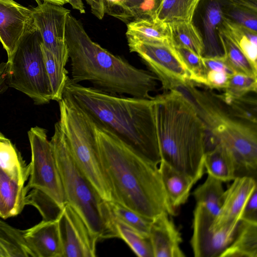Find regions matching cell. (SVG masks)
<instances>
[{"label":"cell","instance_id":"cell-42","mask_svg":"<svg viewBox=\"0 0 257 257\" xmlns=\"http://www.w3.org/2000/svg\"><path fill=\"white\" fill-rule=\"evenodd\" d=\"M2 90V87H1V85L0 84V91Z\"/></svg>","mask_w":257,"mask_h":257},{"label":"cell","instance_id":"cell-3","mask_svg":"<svg viewBox=\"0 0 257 257\" xmlns=\"http://www.w3.org/2000/svg\"><path fill=\"white\" fill-rule=\"evenodd\" d=\"M65 39L70 59L71 80L91 83L94 88L109 93L152 98L157 77L135 67L93 42L81 23L71 13L67 16Z\"/></svg>","mask_w":257,"mask_h":257},{"label":"cell","instance_id":"cell-25","mask_svg":"<svg viewBox=\"0 0 257 257\" xmlns=\"http://www.w3.org/2000/svg\"><path fill=\"white\" fill-rule=\"evenodd\" d=\"M201 0H158L153 19L163 23L193 22Z\"/></svg>","mask_w":257,"mask_h":257},{"label":"cell","instance_id":"cell-26","mask_svg":"<svg viewBox=\"0 0 257 257\" xmlns=\"http://www.w3.org/2000/svg\"><path fill=\"white\" fill-rule=\"evenodd\" d=\"M0 257H35L24 236L16 228L0 217Z\"/></svg>","mask_w":257,"mask_h":257},{"label":"cell","instance_id":"cell-39","mask_svg":"<svg viewBox=\"0 0 257 257\" xmlns=\"http://www.w3.org/2000/svg\"><path fill=\"white\" fill-rule=\"evenodd\" d=\"M232 74L218 70H205L204 86L208 89L223 90Z\"/></svg>","mask_w":257,"mask_h":257},{"label":"cell","instance_id":"cell-35","mask_svg":"<svg viewBox=\"0 0 257 257\" xmlns=\"http://www.w3.org/2000/svg\"><path fill=\"white\" fill-rule=\"evenodd\" d=\"M219 1L223 18L257 32V11Z\"/></svg>","mask_w":257,"mask_h":257},{"label":"cell","instance_id":"cell-28","mask_svg":"<svg viewBox=\"0 0 257 257\" xmlns=\"http://www.w3.org/2000/svg\"><path fill=\"white\" fill-rule=\"evenodd\" d=\"M222 183L208 175L205 182L193 192L196 205L203 208L214 219L218 215L223 202L224 190Z\"/></svg>","mask_w":257,"mask_h":257},{"label":"cell","instance_id":"cell-21","mask_svg":"<svg viewBox=\"0 0 257 257\" xmlns=\"http://www.w3.org/2000/svg\"><path fill=\"white\" fill-rule=\"evenodd\" d=\"M0 169L9 178L20 185H25L30 172L21 153L10 139L0 132Z\"/></svg>","mask_w":257,"mask_h":257},{"label":"cell","instance_id":"cell-41","mask_svg":"<svg viewBox=\"0 0 257 257\" xmlns=\"http://www.w3.org/2000/svg\"><path fill=\"white\" fill-rule=\"evenodd\" d=\"M44 1H47L50 3H52L53 4L59 5H63L65 4L68 3L67 0H43Z\"/></svg>","mask_w":257,"mask_h":257},{"label":"cell","instance_id":"cell-36","mask_svg":"<svg viewBox=\"0 0 257 257\" xmlns=\"http://www.w3.org/2000/svg\"><path fill=\"white\" fill-rule=\"evenodd\" d=\"M223 93L220 94L225 97H237L247 94L256 93V77L241 73H234L229 77Z\"/></svg>","mask_w":257,"mask_h":257},{"label":"cell","instance_id":"cell-24","mask_svg":"<svg viewBox=\"0 0 257 257\" xmlns=\"http://www.w3.org/2000/svg\"><path fill=\"white\" fill-rule=\"evenodd\" d=\"M218 31L232 42L257 68V32L224 18Z\"/></svg>","mask_w":257,"mask_h":257},{"label":"cell","instance_id":"cell-37","mask_svg":"<svg viewBox=\"0 0 257 257\" xmlns=\"http://www.w3.org/2000/svg\"><path fill=\"white\" fill-rule=\"evenodd\" d=\"M174 47L189 72L190 81L196 85H204L205 70L202 57L186 47Z\"/></svg>","mask_w":257,"mask_h":257},{"label":"cell","instance_id":"cell-34","mask_svg":"<svg viewBox=\"0 0 257 257\" xmlns=\"http://www.w3.org/2000/svg\"><path fill=\"white\" fill-rule=\"evenodd\" d=\"M107 202L113 218L122 221L144 235L149 236L153 220L144 217L114 200L107 201Z\"/></svg>","mask_w":257,"mask_h":257},{"label":"cell","instance_id":"cell-6","mask_svg":"<svg viewBox=\"0 0 257 257\" xmlns=\"http://www.w3.org/2000/svg\"><path fill=\"white\" fill-rule=\"evenodd\" d=\"M50 141L67 202L98 239L117 237L107 201L101 197L76 163L59 121L55 124Z\"/></svg>","mask_w":257,"mask_h":257},{"label":"cell","instance_id":"cell-40","mask_svg":"<svg viewBox=\"0 0 257 257\" xmlns=\"http://www.w3.org/2000/svg\"><path fill=\"white\" fill-rule=\"evenodd\" d=\"M240 220L257 222V189L253 192L247 201Z\"/></svg>","mask_w":257,"mask_h":257},{"label":"cell","instance_id":"cell-14","mask_svg":"<svg viewBox=\"0 0 257 257\" xmlns=\"http://www.w3.org/2000/svg\"><path fill=\"white\" fill-rule=\"evenodd\" d=\"M35 27L31 9L14 0H0V41L8 60L23 37Z\"/></svg>","mask_w":257,"mask_h":257},{"label":"cell","instance_id":"cell-16","mask_svg":"<svg viewBox=\"0 0 257 257\" xmlns=\"http://www.w3.org/2000/svg\"><path fill=\"white\" fill-rule=\"evenodd\" d=\"M170 215L164 213L151 223L149 237L154 257H184L181 249V234Z\"/></svg>","mask_w":257,"mask_h":257},{"label":"cell","instance_id":"cell-23","mask_svg":"<svg viewBox=\"0 0 257 257\" xmlns=\"http://www.w3.org/2000/svg\"><path fill=\"white\" fill-rule=\"evenodd\" d=\"M26 196L25 185L18 184L1 170L0 217L6 219L21 213L26 205Z\"/></svg>","mask_w":257,"mask_h":257},{"label":"cell","instance_id":"cell-15","mask_svg":"<svg viewBox=\"0 0 257 257\" xmlns=\"http://www.w3.org/2000/svg\"><path fill=\"white\" fill-rule=\"evenodd\" d=\"M256 189V179L247 176L235 178L224 191L221 207L211 227L216 229L235 220H240L247 201Z\"/></svg>","mask_w":257,"mask_h":257},{"label":"cell","instance_id":"cell-5","mask_svg":"<svg viewBox=\"0 0 257 257\" xmlns=\"http://www.w3.org/2000/svg\"><path fill=\"white\" fill-rule=\"evenodd\" d=\"M174 89L182 92L193 104L213 144L221 143L231 152L237 166V177L256 179L257 124L233 116L210 89H199L189 81Z\"/></svg>","mask_w":257,"mask_h":257},{"label":"cell","instance_id":"cell-43","mask_svg":"<svg viewBox=\"0 0 257 257\" xmlns=\"http://www.w3.org/2000/svg\"><path fill=\"white\" fill-rule=\"evenodd\" d=\"M1 170L0 169V177H1Z\"/></svg>","mask_w":257,"mask_h":257},{"label":"cell","instance_id":"cell-2","mask_svg":"<svg viewBox=\"0 0 257 257\" xmlns=\"http://www.w3.org/2000/svg\"><path fill=\"white\" fill-rule=\"evenodd\" d=\"M96 131L113 200L151 220L164 213L176 215L158 166L144 159L106 130L96 126Z\"/></svg>","mask_w":257,"mask_h":257},{"label":"cell","instance_id":"cell-32","mask_svg":"<svg viewBox=\"0 0 257 257\" xmlns=\"http://www.w3.org/2000/svg\"><path fill=\"white\" fill-rule=\"evenodd\" d=\"M113 220L117 237L122 239L137 256L154 257L149 236L143 235L119 220Z\"/></svg>","mask_w":257,"mask_h":257},{"label":"cell","instance_id":"cell-38","mask_svg":"<svg viewBox=\"0 0 257 257\" xmlns=\"http://www.w3.org/2000/svg\"><path fill=\"white\" fill-rule=\"evenodd\" d=\"M158 0H126L127 23L138 19L153 18Z\"/></svg>","mask_w":257,"mask_h":257},{"label":"cell","instance_id":"cell-19","mask_svg":"<svg viewBox=\"0 0 257 257\" xmlns=\"http://www.w3.org/2000/svg\"><path fill=\"white\" fill-rule=\"evenodd\" d=\"M159 164V171L163 186L171 205L177 211L187 201L195 183L165 162L161 161Z\"/></svg>","mask_w":257,"mask_h":257},{"label":"cell","instance_id":"cell-30","mask_svg":"<svg viewBox=\"0 0 257 257\" xmlns=\"http://www.w3.org/2000/svg\"><path fill=\"white\" fill-rule=\"evenodd\" d=\"M41 48L47 74L52 93V100L60 101L63 96L67 82L69 79L68 72L62 68L53 55L43 45Z\"/></svg>","mask_w":257,"mask_h":257},{"label":"cell","instance_id":"cell-33","mask_svg":"<svg viewBox=\"0 0 257 257\" xmlns=\"http://www.w3.org/2000/svg\"><path fill=\"white\" fill-rule=\"evenodd\" d=\"M247 94L237 97H225L216 94L229 112L237 118L257 124V100L255 95Z\"/></svg>","mask_w":257,"mask_h":257},{"label":"cell","instance_id":"cell-20","mask_svg":"<svg viewBox=\"0 0 257 257\" xmlns=\"http://www.w3.org/2000/svg\"><path fill=\"white\" fill-rule=\"evenodd\" d=\"M204 168L208 175L227 182L237 177V166L235 159L228 148L219 143H215L206 152Z\"/></svg>","mask_w":257,"mask_h":257},{"label":"cell","instance_id":"cell-29","mask_svg":"<svg viewBox=\"0 0 257 257\" xmlns=\"http://www.w3.org/2000/svg\"><path fill=\"white\" fill-rule=\"evenodd\" d=\"M167 25L173 45L186 47L202 57L203 38L193 22H173Z\"/></svg>","mask_w":257,"mask_h":257},{"label":"cell","instance_id":"cell-22","mask_svg":"<svg viewBox=\"0 0 257 257\" xmlns=\"http://www.w3.org/2000/svg\"><path fill=\"white\" fill-rule=\"evenodd\" d=\"M219 257H257V222L240 220L232 241Z\"/></svg>","mask_w":257,"mask_h":257},{"label":"cell","instance_id":"cell-13","mask_svg":"<svg viewBox=\"0 0 257 257\" xmlns=\"http://www.w3.org/2000/svg\"><path fill=\"white\" fill-rule=\"evenodd\" d=\"M63 257H94L98 238L67 202L58 219Z\"/></svg>","mask_w":257,"mask_h":257},{"label":"cell","instance_id":"cell-4","mask_svg":"<svg viewBox=\"0 0 257 257\" xmlns=\"http://www.w3.org/2000/svg\"><path fill=\"white\" fill-rule=\"evenodd\" d=\"M161 161L195 183L204 172L207 131L192 102L171 89L154 97Z\"/></svg>","mask_w":257,"mask_h":257},{"label":"cell","instance_id":"cell-7","mask_svg":"<svg viewBox=\"0 0 257 257\" xmlns=\"http://www.w3.org/2000/svg\"><path fill=\"white\" fill-rule=\"evenodd\" d=\"M58 103V121L76 163L101 197L113 200L100 159L95 124L69 98L63 97Z\"/></svg>","mask_w":257,"mask_h":257},{"label":"cell","instance_id":"cell-18","mask_svg":"<svg viewBox=\"0 0 257 257\" xmlns=\"http://www.w3.org/2000/svg\"><path fill=\"white\" fill-rule=\"evenodd\" d=\"M219 0H208L202 16L204 50L202 57L222 58L224 52L218 37V29L223 20Z\"/></svg>","mask_w":257,"mask_h":257},{"label":"cell","instance_id":"cell-17","mask_svg":"<svg viewBox=\"0 0 257 257\" xmlns=\"http://www.w3.org/2000/svg\"><path fill=\"white\" fill-rule=\"evenodd\" d=\"M25 239L35 257H63L58 219L44 220L23 230Z\"/></svg>","mask_w":257,"mask_h":257},{"label":"cell","instance_id":"cell-1","mask_svg":"<svg viewBox=\"0 0 257 257\" xmlns=\"http://www.w3.org/2000/svg\"><path fill=\"white\" fill-rule=\"evenodd\" d=\"M69 98L91 118L147 161H161L154 97H125L86 87L69 78L63 96Z\"/></svg>","mask_w":257,"mask_h":257},{"label":"cell","instance_id":"cell-10","mask_svg":"<svg viewBox=\"0 0 257 257\" xmlns=\"http://www.w3.org/2000/svg\"><path fill=\"white\" fill-rule=\"evenodd\" d=\"M127 39L130 52L138 54L165 90L174 89L190 81L189 72L171 41Z\"/></svg>","mask_w":257,"mask_h":257},{"label":"cell","instance_id":"cell-11","mask_svg":"<svg viewBox=\"0 0 257 257\" xmlns=\"http://www.w3.org/2000/svg\"><path fill=\"white\" fill-rule=\"evenodd\" d=\"M32 8L34 24L39 32L43 45L55 57L59 65L65 68L69 54L65 39L67 18L70 11L62 6L36 0Z\"/></svg>","mask_w":257,"mask_h":257},{"label":"cell","instance_id":"cell-8","mask_svg":"<svg viewBox=\"0 0 257 257\" xmlns=\"http://www.w3.org/2000/svg\"><path fill=\"white\" fill-rule=\"evenodd\" d=\"M42 42L35 27L23 37L7 62L8 85L30 97L36 104H46L52 100Z\"/></svg>","mask_w":257,"mask_h":257},{"label":"cell","instance_id":"cell-27","mask_svg":"<svg viewBox=\"0 0 257 257\" xmlns=\"http://www.w3.org/2000/svg\"><path fill=\"white\" fill-rule=\"evenodd\" d=\"M127 38L148 42L171 41L167 24L151 18L133 21L127 24Z\"/></svg>","mask_w":257,"mask_h":257},{"label":"cell","instance_id":"cell-12","mask_svg":"<svg viewBox=\"0 0 257 257\" xmlns=\"http://www.w3.org/2000/svg\"><path fill=\"white\" fill-rule=\"evenodd\" d=\"M214 217L196 205L193 211V234L190 244L195 257H219L232 241L240 220L220 227H211Z\"/></svg>","mask_w":257,"mask_h":257},{"label":"cell","instance_id":"cell-31","mask_svg":"<svg viewBox=\"0 0 257 257\" xmlns=\"http://www.w3.org/2000/svg\"><path fill=\"white\" fill-rule=\"evenodd\" d=\"M218 34L224 52V61L231 70L233 73L257 77V68L238 47L220 32Z\"/></svg>","mask_w":257,"mask_h":257},{"label":"cell","instance_id":"cell-9","mask_svg":"<svg viewBox=\"0 0 257 257\" xmlns=\"http://www.w3.org/2000/svg\"><path fill=\"white\" fill-rule=\"evenodd\" d=\"M31 160L26 190V204L35 208L52 200L61 207L67 203L64 191L47 131L35 126L28 132Z\"/></svg>","mask_w":257,"mask_h":257}]
</instances>
